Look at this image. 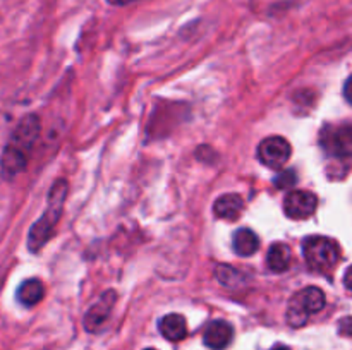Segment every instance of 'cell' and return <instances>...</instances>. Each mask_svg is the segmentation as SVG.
<instances>
[{
  "label": "cell",
  "mask_w": 352,
  "mask_h": 350,
  "mask_svg": "<svg viewBox=\"0 0 352 350\" xmlns=\"http://www.w3.org/2000/svg\"><path fill=\"white\" fill-rule=\"evenodd\" d=\"M260 247L258 235L251 229H239L234 235V250L239 256H251Z\"/></svg>",
  "instance_id": "obj_14"
},
{
  "label": "cell",
  "mask_w": 352,
  "mask_h": 350,
  "mask_svg": "<svg viewBox=\"0 0 352 350\" xmlns=\"http://www.w3.org/2000/svg\"><path fill=\"white\" fill-rule=\"evenodd\" d=\"M243 209L244 201L239 194H223L213 205V213L222 220H237Z\"/></svg>",
  "instance_id": "obj_10"
},
{
  "label": "cell",
  "mask_w": 352,
  "mask_h": 350,
  "mask_svg": "<svg viewBox=\"0 0 352 350\" xmlns=\"http://www.w3.org/2000/svg\"><path fill=\"white\" fill-rule=\"evenodd\" d=\"M318 199L309 191H292L284 199V211L292 220H306L316 211Z\"/></svg>",
  "instance_id": "obj_7"
},
{
  "label": "cell",
  "mask_w": 352,
  "mask_h": 350,
  "mask_svg": "<svg viewBox=\"0 0 352 350\" xmlns=\"http://www.w3.org/2000/svg\"><path fill=\"white\" fill-rule=\"evenodd\" d=\"M234 338V328L230 323L223 321V319H215V321L208 323L203 333V342L208 349L212 350H223L230 345Z\"/></svg>",
  "instance_id": "obj_9"
},
{
  "label": "cell",
  "mask_w": 352,
  "mask_h": 350,
  "mask_svg": "<svg viewBox=\"0 0 352 350\" xmlns=\"http://www.w3.org/2000/svg\"><path fill=\"white\" fill-rule=\"evenodd\" d=\"M344 285L352 292V266L347 268L346 275H344Z\"/></svg>",
  "instance_id": "obj_18"
},
{
  "label": "cell",
  "mask_w": 352,
  "mask_h": 350,
  "mask_svg": "<svg viewBox=\"0 0 352 350\" xmlns=\"http://www.w3.org/2000/svg\"><path fill=\"white\" fill-rule=\"evenodd\" d=\"M158 329L162 335L170 342H179L184 340L188 335V323L181 314H167L158 321Z\"/></svg>",
  "instance_id": "obj_11"
},
{
  "label": "cell",
  "mask_w": 352,
  "mask_h": 350,
  "mask_svg": "<svg viewBox=\"0 0 352 350\" xmlns=\"http://www.w3.org/2000/svg\"><path fill=\"white\" fill-rule=\"evenodd\" d=\"M112 5H127V3L134 2V0H109Z\"/></svg>",
  "instance_id": "obj_19"
},
{
  "label": "cell",
  "mask_w": 352,
  "mask_h": 350,
  "mask_svg": "<svg viewBox=\"0 0 352 350\" xmlns=\"http://www.w3.org/2000/svg\"><path fill=\"white\" fill-rule=\"evenodd\" d=\"M40 129L41 126L36 115H26L17 124L12 136L7 141L0 161L3 178H14L26 168L31 150L40 136Z\"/></svg>",
  "instance_id": "obj_1"
},
{
  "label": "cell",
  "mask_w": 352,
  "mask_h": 350,
  "mask_svg": "<svg viewBox=\"0 0 352 350\" xmlns=\"http://www.w3.org/2000/svg\"><path fill=\"white\" fill-rule=\"evenodd\" d=\"M67 196V182L64 178H58L54 185H52L50 192H48L47 208H45L41 218L34 223L30 229V235H28V247L31 253H38L43 249L45 244L50 240L54 235L55 226H57L58 220H60L62 211H64V201Z\"/></svg>",
  "instance_id": "obj_2"
},
{
  "label": "cell",
  "mask_w": 352,
  "mask_h": 350,
  "mask_svg": "<svg viewBox=\"0 0 352 350\" xmlns=\"http://www.w3.org/2000/svg\"><path fill=\"white\" fill-rule=\"evenodd\" d=\"M325 294L318 287H306L294 294L287 305V323L292 328H301L308 323L309 316L325 307Z\"/></svg>",
  "instance_id": "obj_4"
},
{
  "label": "cell",
  "mask_w": 352,
  "mask_h": 350,
  "mask_svg": "<svg viewBox=\"0 0 352 350\" xmlns=\"http://www.w3.org/2000/svg\"><path fill=\"white\" fill-rule=\"evenodd\" d=\"M302 254L313 271L329 273L340 259V247L333 239L323 235H311L302 242Z\"/></svg>",
  "instance_id": "obj_3"
},
{
  "label": "cell",
  "mask_w": 352,
  "mask_h": 350,
  "mask_svg": "<svg viewBox=\"0 0 352 350\" xmlns=\"http://www.w3.org/2000/svg\"><path fill=\"white\" fill-rule=\"evenodd\" d=\"M296 184V172L294 170H284L277 175L275 178V185L277 189L284 191V189H291Z\"/></svg>",
  "instance_id": "obj_15"
},
{
  "label": "cell",
  "mask_w": 352,
  "mask_h": 350,
  "mask_svg": "<svg viewBox=\"0 0 352 350\" xmlns=\"http://www.w3.org/2000/svg\"><path fill=\"white\" fill-rule=\"evenodd\" d=\"M258 160L268 168H282L291 158V144L285 137H267L258 146Z\"/></svg>",
  "instance_id": "obj_6"
},
{
  "label": "cell",
  "mask_w": 352,
  "mask_h": 350,
  "mask_svg": "<svg viewBox=\"0 0 352 350\" xmlns=\"http://www.w3.org/2000/svg\"><path fill=\"white\" fill-rule=\"evenodd\" d=\"M116 301L117 294L113 290H109L95 302V305L89 307V311L86 312L85 318V326L88 331H98V329L105 325L110 312H112L113 305H116Z\"/></svg>",
  "instance_id": "obj_8"
},
{
  "label": "cell",
  "mask_w": 352,
  "mask_h": 350,
  "mask_svg": "<svg viewBox=\"0 0 352 350\" xmlns=\"http://www.w3.org/2000/svg\"><path fill=\"white\" fill-rule=\"evenodd\" d=\"M291 259L292 253L287 244H274L267 253V266L270 268V271H275V273H282V271L287 270L291 266Z\"/></svg>",
  "instance_id": "obj_12"
},
{
  "label": "cell",
  "mask_w": 352,
  "mask_h": 350,
  "mask_svg": "<svg viewBox=\"0 0 352 350\" xmlns=\"http://www.w3.org/2000/svg\"><path fill=\"white\" fill-rule=\"evenodd\" d=\"M272 350H291V349H289V347H285V345H277V347H274Z\"/></svg>",
  "instance_id": "obj_20"
},
{
  "label": "cell",
  "mask_w": 352,
  "mask_h": 350,
  "mask_svg": "<svg viewBox=\"0 0 352 350\" xmlns=\"http://www.w3.org/2000/svg\"><path fill=\"white\" fill-rule=\"evenodd\" d=\"M339 333L344 336H352V316H347V318L340 319Z\"/></svg>",
  "instance_id": "obj_16"
},
{
  "label": "cell",
  "mask_w": 352,
  "mask_h": 350,
  "mask_svg": "<svg viewBox=\"0 0 352 350\" xmlns=\"http://www.w3.org/2000/svg\"><path fill=\"white\" fill-rule=\"evenodd\" d=\"M45 295V287L40 280L36 278H30V280H24L23 283L17 288V301L21 302L26 307H33L38 302L43 299Z\"/></svg>",
  "instance_id": "obj_13"
},
{
  "label": "cell",
  "mask_w": 352,
  "mask_h": 350,
  "mask_svg": "<svg viewBox=\"0 0 352 350\" xmlns=\"http://www.w3.org/2000/svg\"><path fill=\"white\" fill-rule=\"evenodd\" d=\"M344 96H346L347 102L352 105V75L346 81V86H344Z\"/></svg>",
  "instance_id": "obj_17"
},
{
  "label": "cell",
  "mask_w": 352,
  "mask_h": 350,
  "mask_svg": "<svg viewBox=\"0 0 352 350\" xmlns=\"http://www.w3.org/2000/svg\"><path fill=\"white\" fill-rule=\"evenodd\" d=\"M144 350H157V349H144Z\"/></svg>",
  "instance_id": "obj_21"
},
{
  "label": "cell",
  "mask_w": 352,
  "mask_h": 350,
  "mask_svg": "<svg viewBox=\"0 0 352 350\" xmlns=\"http://www.w3.org/2000/svg\"><path fill=\"white\" fill-rule=\"evenodd\" d=\"M323 150L337 158H352V126H329L320 137Z\"/></svg>",
  "instance_id": "obj_5"
}]
</instances>
